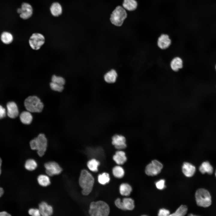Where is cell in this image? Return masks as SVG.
<instances>
[{
  "mask_svg": "<svg viewBox=\"0 0 216 216\" xmlns=\"http://www.w3.org/2000/svg\"><path fill=\"white\" fill-rule=\"evenodd\" d=\"M94 182V178L86 170H81L79 177V182L82 189V193L84 196L89 194L91 192Z\"/></svg>",
  "mask_w": 216,
  "mask_h": 216,
  "instance_id": "6da1fadb",
  "label": "cell"
},
{
  "mask_svg": "<svg viewBox=\"0 0 216 216\" xmlns=\"http://www.w3.org/2000/svg\"><path fill=\"white\" fill-rule=\"evenodd\" d=\"M29 145L31 149L37 151L39 156H43L48 146V140L45 135L43 133L39 134L30 141Z\"/></svg>",
  "mask_w": 216,
  "mask_h": 216,
  "instance_id": "7a4b0ae2",
  "label": "cell"
},
{
  "mask_svg": "<svg viewBox=\"0 0 216 216\" xmlns=\"http://www.w3.org/2000/svg\"><path fill=\"white\" fill-rule=\"evenodd\" d=\"M110 208L105 202L101 200L92 202L89 205V214L91 216H108Z\"/></svg>",
  "mask_w": 216,
  "mask_h": 216,
  "instance_id": "3957f363",
  "label": "cell"
},
{
  "mask_svg": "<svg viewBox=\"0 0 216 216\" xmlns=\"http://www.w3.org/2000/svg\"><path fill=\"white\" fill-rule=\"evenodd\" d=\"M24 106L26 110L31 113H40L44 107L40 98L35 95L30 96L26 98L24 101Z\"/></svg>",
  "mask_w": 216,
  "mask_h": 216,
  "instance_id": "277c9868",
  "label": "cell"
},
{
  "mask_svg": "<svg viewBox=\"0 0 216 216\" xmlns=\"http://www.w3.org/2000/svg\"><path fill=\"white\" fill-rule=\"evenodd\" d=\"M196 202L198 206L207 207L212 203L211 196L209 192L204 188L198 189L195 194Z\"/></svg>",
  "mask_w": 216,
  "mask_h": 216,
  "instance_id": "5b68a950",
  "label": "cell"
},
{
  "mask_svg": "<svg viewBox=\"0 0 216 216\" xmlns=\"http://www.w3.org/2000/svg\"><path fill=\"white\" fill-rule=\"evenodd\" d=\"M127 14L122 7L117 6L111 14L110 20L112 24L117 26H121L127 18Z\"/></svg>",
  "mask_w": 216,
  "mask_h": 216,
  "instance_id": "8992f818",
  "label": "cell"
},
{
  "mask_svg": "<svg viewBox=\"0 0 216 216\" xmlns=\"http://www.w3.org/2000/svg\"><path fill=\"white\" fill-rule=\"evenodd\" d=\"M45 40V38L43 34L39 33H35L30 37L29 44L32 49L38 50L44 44Z\"/></svg>",
  "mask_w": 216,
  "mask_h": 216,
  "instance_id": "52a82bcc",
  "label": "cell"
},
{
  "mask_svg": "<svg viewBox=\"0 0 216 216\" xmlns=\"http://www.w3.org/2000/svg\"><path fill=\"white\" fill-rule=\"evenodd\" d=\"M163 167L162 164L157 160H154L146 167V173L148 176H156L159 173Z\"/></svg>",
  "mask_w": 216,
  "mask_h": 216,
  "instance_id": "ba28073f",
  "label": "cell"
},
{
  "mask_svg": "<svg viewBox=\"0 0 216 216\" xmlns=\"http://www.w3.org/2000/svg\"><path fill=\"white\" fill-rule=\"evenodd\" d=\"M44 166L47 175L52 176L60 174L62 169L59 164L55 161H49L45 163Z\"/></svg>",
  "mask_w": 216,
  "mask_h": 216,
  "instance_id": "9c48e42d",
  "label": "cell"
},
{
  "mask_svg": "<svg viewBox=\"0 0 216 216\" xmlns=\"http://www.w3.org/2000/svg\"><path fill=\"white\" fill-rule=\"evenodd\" d=\"M17 12L20 17L23 20H27L32 17L33 13V9L32 5L27 2H23L20 8H18Z\"/></svg>",
  "mask_w": 216,
  "mask_h": 216,
  "instance_id": "30bf717a",
  "label": "cell"
},
{
  "mask_svg": "<svg viewBox=\"0 0 216 216\" xmlns=\"http://www.w3.org/2000/svg\"><path fill=\"white\" fill-rule=\"evenodd\" d=\"M171 40L167 34H162L158 38L157 41L158 47L160 49L166 50L171 45Z\"/></svg>",
  "mask_w": 216,
  "mask_h": 216,
  "instance_id": "8fae6325",
  "label": "cell"
},
{
  "mask_svg": "<svg viewBox=\"0 0 216 216\" xmlns=\"http://www.w3.org/2000/svg\"><path fill=\"white\" fill-rule=\"evenodd\" d=\"M112 143L118 149H122L127 146L125 137L121 135H115L112 138Z\"/></svg>",
  "mask_w": 216,
  "mask_h": 216,
  "instance_id": "7c38bea8",
  "label": "cell"
},
{
  "mask_svg": "<svg viewBox=\"0 0 216 216\" xmlns=\"http://www.w3.org/2000/svg\"><path fill=\"white\" fill-rule=\"evenodd\" d=\"M7 115L10 118H14L18 116L19 112L18 107L14 102H8L7 104Z\"/></svg>",
  "mask_w": 216,
  "mask_h": 216,
  "instance_id": "4fadbf2b",
  "label": "cell"
},
{
  "mask_svg": "<svg viewBox=\"0 0 216 216\" xmlns=\"http://www.w3.org/2000/svg\"><path fill=\"white\" fill-rule=\"evenodd\" d=\"M39 209L41 215L43 216H50L53 214L52 207L45 202H42L39 204Z\"/></svg>",
  "mask_w": 216,
  "mask_h": 216,
  "instance_id": "5bb4252c",
  "label": "cell"
},
{
  "mask_svg": "<svg viewBox=\"0 0 216 216\" xmlns=\"http://www.w3.org/2000/svg\"><path fill=\"white\" fill-rule=\"evenodd\" d=\"M50 10L51 15L54 17L59 16L63 12L62 7L61 4L58 2H53L50 5Z\"/></svg>",
  "mask_w": 216,
  "mask_h": 216,
  "instance_id": "9a60e30c",
  "label": "cell"
},
{
  "mask_svg": "<svg viewBox=\"0 0 216 216\" xmlns=\"http://www.w3.org/2000/svg\"><path fill=\"white\" fill-rule=\"evenodd\" d=\"M182 58L178 56L173 58L170 63V67L173 71L177 72L182 68L183 65Z\"/></svg>",
  "mask_w": 216,
  "mask_h": 216,
  "instance_id": "2e32d148",
  "label": "cell"
},
{
  "mask_svg": "<svg viewBox=\"0 0 216 216\" xmlns=\"http://www.w3.org/2000/svg\"><path fill=\"white\" fill-rule=\"evenodd\" d=\"M196 168L190 163L184 162L182 166V171L184 175L187 177L192 176L195 173Z\"/></svg>",
  "mask_w": 216,
  "mask_h": 216,
  "instance_id": "e0dca14e",
  "label": "cell"
},
{
  "mask_svg": "<svg viewBox=\"0 0 216 216\" xmlns=\"http://www.w3.org/2000/svg\"><path fill=\"white\" fill-rule=\"evenodd\" d=\"M31 112L28 111L22 112L20 115V118L21 122L26 125L30 124L33 119V116Z\"/></svg>",
  "mask_w": 216,
  "mask_h": 216,
  "instance_id": "ac0fdd59",
  "label": "cell"
},
{
  "mask_svg": "<svg viewBox=\"0 0 216 216\" xmlns=\"http://www.w3.org/2000/svg\"><path fill=\"white\" fill-rule=\"evenodd\" d=\"M113 159L116 163L118 165L123 164L127 160L125 153L122 151H117L113 155Z\"/></svg>",
  "mask_w": 216,
  "mask_h": 216,
  "instance_id": "d6986e66",
  "label": "cell"
},
{
  "mask_svg": "<svg viewBox=\"0 0 216 216\" xmlns=\"http://www.w3.org/2000/svg\"><path fill=\"white\" fill-rule=\"evenodd\" d=\"M117 74L116 71L112 69L107 72L104 75V79L106 82L109 83L115 82L117 79Z\"/></svg>",
  "mask_w": 216,
  "mask_h": 216,
  "instance_id": "ffe728a7",
  "label": "cell"
},
{
  "mask_svg": "<svg viewBox=\"0 0 216 216\" xmlns=\"http://www.w3.org/2000/svg\"><path fill=\"white\" fill-rule=\"evenodd\" d=\"M137 5L135 0H124L122 4L123 7L124 9L130 11L135 10Z\"/></svg>",
  "mask_w": 216,
  "mask_h": 216,
  "instance_id": "44dd1931",
  "label": "cell"
},
{
  "mask_svg": "<svg viewBox=\"0 0 216 216\" xmlns=\"http://www.w3.org/2000/svg\"><path fill=\"white\" fill-rule=\"evenodd\" d=\"M199 170L202 174L207 173L209 174H211L213 172V168L208 161L203 162L199 167Z\"/></svg>",
  "mask_w": 216,
  "mask_h": 216,
  "instance_id": "7402d4cb",
  "label": "cell"
},
{
  "mask_svg": "<svg viewBox=\"0 0 216 216\" xmlns=\"http://www.w3.org/2000/svg\"><path fill=\"white\" fill-rule=\"evenodd\" d=\"M37 180L38 184L42 187L47 186L51 183L50 179L47 175H40L37 177Z\"/></svg>",
  "mask_w": 216,
  "mask_h": 216,
  "instance_id": "603a6c76",
  "label": "cell"
},
{
  "mask_svg": "<svg viewBox=\"0 0 216 216\" xmlns=\"http://www.w3.org/2000/svg\"><path fill=\"white\" fill-rule=\"evenodd\" d=\"M119 190L120 193L122 195L128 196L131 193L132 188L129 184L123 183L120 185Z\"/></svg>",
  "mask_w": 216,
  "mask_h": 216,
  "instance_id": "cb8c5ba5",
  "label": "cell"
},
{
  "mask_svg": "<svg viewBox=\"0 0 216 216\" xmlns=\"http://www.w3.org/2000/svg\"><path fill=\"white\" fill-rule=\"evenodd\" d=\"M1 40L4 44H8L12 42L13 40L12 34L8 32H4L1 35Z\"/></svg>",
  "mask_w": 216,
  "mask_h": 216,
  "instance_id": "d4e9b609",
  "label": "cell"
},
{
  "mask_svg": "<svg viewBox=\"0 0 216 216\" xmlns=\"http://www.w3.org/2000/svg\"><path fill=\"white\" fill-rule=\"evenodd\" d=\"M122 202L125 210H132L134 208V201L130 198H124Z\"/></svg>",
  "mask_w": 216,
  "mask_h": 216,
  "instance_id": "484cf974",
  "label": "cell"
},
{
  "mask_svg": "<svg viewBox=\"0 0 216 216\" xmlns=\"http://www.w3.org/2000/svg\"><path fill=\"white\" fill-rule=\"evenodd\" d=\"M38 166L37 163L33 159H29L27 160L25 163V168L29 171H33L35 170Z\"/></svg>",
  "mask_w": 216,
  "mask_h": 216,
  "instance_id": "4316f807",
  "label": "cell"
},
{
  "mask_svg": "<svg viewBox=\"0 0 216 216\" xmlns=\"http://www.w3.org/2000/svg\"><path fill=\"white\" fill-rule=\"evenodd\" d=\"M99 161L95 159H92L89 160L87 163V166L91 171L93 172L98 171V166L100 165Z\"/></svg>",
  "mask_w": 216,
  "mask_h": 216,
  "instance_id": "83f0119b",
  "label": "cell"
},
{
  "mask_svg": "<svg viewBox=\"0 0 216 216\" xmlns=\"http://www.w3.org/2000/svg\"><path fill=\"white\" fill-rule=\"evenodd\" d=\"M112 171L113 176L117 178H122L124 174L123 169L120 166H116L114 167Z\"/></svg>",
  "mask_w": 216,
  "mask_h": 216,
  "instance_id": "f1b7e54d",
  "label": "cell"
},
{
  "mask_svg": "<svg viewBox=\"0 0 216 216\" xmlns=\"http://www.w3.org/2000/svg\"><path fill=\"white\" fill-rule=\"evenodd\" d=\"M188 208L185 205H181L174 213L170 214V216H183L187 213Z\"/></svg>",
  "mask_w": 216,
  "mask_h": 216,
  "instance_id": "f546056e",
  "label": "cell"
},
{
  "mask_svg": "<svg viewBox=\"0 0 216 216\" xmlns=\"http://www.w3.org/2000/svg\"><path fill=\"white\" fill-rule=\"evenodd\" d=\"M110 180L109 175L106 172H104L99 174L98 176V182L102 185H104L108 183Z\"/></svg>",
  "mask_w": 216,
  "mask_h": 216,
  "instance_id": "4dcf8cb0",
  "label": "cell"
},
{
  "mask_svg": "<svg viewBox=\"0 0 216 216\" xmlns=\"http://www.w3.org/2000/svg\"><path fill=\"white\" fill-rule=\"evenodd\" d=\"M51 82L64 86L65 83L64 79L62 77L53 75L51 79Z\"/></svg>",
  "mask_w": 216,
  "mask_h": 216,
  "instance_id": "1f68e13d",
  "label": "cell"
},
{
  "mask_svg": "<svg viewBox=\"0 0 216 216\" xmlns=\"http://www.w3.org/2000/svg\"><path fill=\"white\" fill-rule=\"evenodd\" d=\"M50 86L52 90L58 92H62L64 89V86L51 82L50 84Z\"/></svg>",
  "mask_w": 216,
  "mask_h": 216,
  "instance_id": "d6a6232c",
  "label": "cell"
},
{
  "mask_svg": "<svg viewBox=\"0 0 216 216\" xmlns=\"http://www.w3.org/2000/svg\"><path fill=\"white\" fill-rule=\"evenodd\" d=\"M29 214L32 216H40L41 215L39 209L31 208L28 211Z\"/></svg>",
  "mask_w": 216,
  "mask_h": 216,
  "instance_id": "836d02e7",
  "label": "cell"
},
{
  "mask_svg": "<svg viewBox=\"0 0 216 216\" xmlns=\"http://www.w3.org/2000/svg\"><path fill=\"white\" fill-rule=\"evenodd\" d=\"M165 181L164 179H160L157 182L155 183L156 188L158 189L162 190L165 187Z\"/></svg>",
  "mask_w": 216,
  "mask_h": 216,
  "instance_id": "e575fe53",
  "label": "cell"
},
{
  "mask_svg": "<svg viewBox=\"0 0 216 216\" xmlns=\"http://www.w3.org/2000/svg\"><path fill=\"white\" fill-rule=\"evenodd\" d=\"M116 206L118 208L122 210H125L123 202L121 201L120 199L117 198L115 201Z\"/></svg>",
  "mask_w": 216,
  "mask_h": 216,
  "instance_id": "d590c367",
  "label": "cell"
},
{
  "mask_svg": "<svg viewBox=\"0 0 216 216\" xmlns=\"http://www.w3.org/2000/svg\"><path fill=\"white\" fill-rule=\"evenodd\" d=\"M170 214V211L165 208L160 209L159 211L158 215L159 216H166Z\"/></svg>",
  "mask_w": 216,
  "mask_h": 216,
  "instance_id": "8d00e7d4",
  "label": "cell"
},
{
  "mask_svg": "<svg viewBox=\"0 0 216 216\" xmlns=\"http://www.w3.org/2000/svg\"><path fill=\"white\" fill-rule=\"evenodd\" d=\"M6 115L5 109L0 105V119L4 118Z\"/></svg>",
  "mask_w": 216,
  "mask_h": 216,
  "instance_id": "74e56055",
  "label": "cell"
},
{
  "mask_svg": "<svg viewBox=\"0 0 216 216\" xmlns=\"http://www.w3.org/2000/svg\"><path fill=\"white\" fill-rule=\"evenodd\" d=\"M11 215L6 211L0 212V216H8Z\"/></svg>",
  "mask_w": 216,
  "mask_h": 216,
  "instance_id": "f35d334b",
  "label": "cell"
},
{
  "mask_svg": "<svg viewBox=\"0 0 216 216\" xmlns=\"http://www.w3.org/2000/svg\"><path fill=\"white\" fill-rule=\"evenodd\" d=\"M4 193V190L3 188L0 187V197H1Z\"/></svg>",
  "mask_w": 216,
  "mask_h": 216,
  "instance_id": "ab89813d",
  "label": "cell"
},
{
  "mask_svg": "<svg viewBox=\"0 0 216 216\" xmlns=\"http://www.w3.org/2000/svg\"><path fill=\"white\" fill-rule=\"evenodd\" d=\"M2 160L1 158H0V176L1 174L2 171L1 169V166L2 164Z\"/></svg>",
  "mask_w": 216,
  "mask_h": 216,
  "instance_id": "60d3db41",
  "label": "cell"
},
{
  "mask_svg": "<svg viewBox=\"0 0 216 216\" xmlns=\"http://www.w3.org/2000/svg\"><path fill=\"white\" fill-rule=\"evenodd\" d=\"M215 176H216V172H215Z\"/></svg>",
  "mask_w": 216,
  "mask_h": 216,
  "instance_id": "b9f144b4",
  "label": "cell"
},
{
  "mask_svg": "<svg viewBox=\"0 0 216 216\" xmlns=\"http://www.w3.org/2000/svg\"><path fill=\"white\" fill-rule=\"evenodd\" d=\"M215 68H216V67H215Z\"/></svg>",
  "mask_w": 216,
  "mask_h": 216,
  "instance_id": "7bdbcfd3",
  "label": "cell"
}]
</instances>
